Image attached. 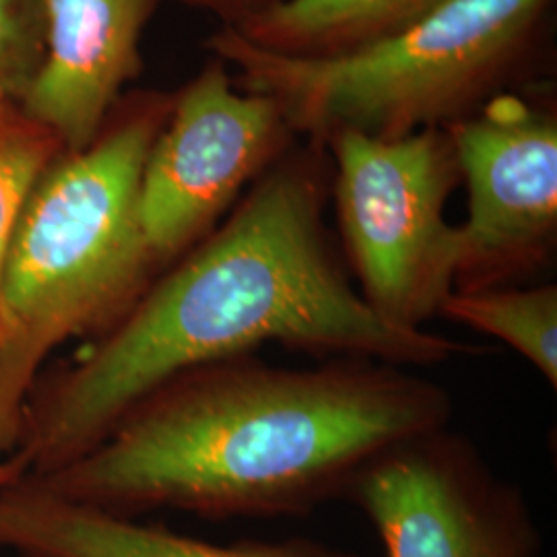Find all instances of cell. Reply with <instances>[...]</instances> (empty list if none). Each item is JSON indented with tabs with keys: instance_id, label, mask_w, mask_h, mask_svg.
<instances>
[{
	"instance_id": "6da1fadb",
	"label": "cell",
	"mask_w": 557,
	"mask_h": 557,
	"mask_svg": "<svg viewBox=\"0 0 557 557\" xmlns=\"http://www.w3.org/2000/svg\"><path fill=\"white\" fill-rule=\"evenodd\" d=\"M324 202L317 163L281 158L269 168L232 215L161 271L85 356L32 393L13 453L25 478L89 450L163 382L252 356L264 343L405 368L485 349L376 317L331 244Z\"/></svg>"
},
{
	"instance_id": "7a4b0ae2",
	"label": "cell",
	"mask_w": 557,
	"mask_h": 557,
	"mask_svg": "<svg viewBox=\"0 0 557 557\" xmlns=\"http://www.w3.org/2000/svg\"><path fill=\"white\" fill-rule=\"evenodd\" d=\"M453 413L450 393L405 366L283 368L252 354L163 382L89 450L27 479L120 517H308L347 498L391 448L450 425Z\"/></svg>"
},
{
	"instance_id": "3957f363",
	"label": "cell",
	"mask_w": 557,
	"mask_h": 557,
	"mask_svg": "<svg viewBox=\"0 0 557 557\" xmlns=\"http://www.w3.org/2000/svg\"><path fill=\"white\" fill-rule=\"evenodd\" d=\"M163 126L140 112L41 176L0 271V458L15 453L44 361L108 331L160 275L143 238L140 176Z\"/></svg>"
},
{
	"instance_id": "277c9868",
	"label": "cell",
	"mask_w": 557,
	"mask_h": 557,
	"mask_svg": "<svg viewBox=\"0 0 557 557\" xmlns=\"http://www.w3.org/2000/svg\"><path fill=\"white\" fill-rule=\"evenodd\" d=\"M554 0H453L391 38L326 59L262 50L221 25L209 40L238 85L277 103L292 133L398 139L473 114L498 96Z\"/></svg>"
},
{
	"instance_id": "5b68a950",
	"label": "cell",
	"mask_w": 557,
	"mask_h": 557,
	"mask_svg": "<svg viewBox=\"0 0 557 557\" xmlns=\"http://www.w3.org/2000/svg\"><path fill=\"white\" fill-rule=\"evenodd\" d=\"M333 197L359 296L393 326L425 331L455 292L457 225L446 202L458 168L444 128L398 139L341 131Z\"/></svg>"
},
{
	"instance_id": "8992f818",
	"label": "cell",
	"mask_w": 557,
	"mask_h": 557,
	"mask_svg": "<svg viewBox=\"0 0 557 557\" xmlns=\"http://www.w3.org/2000/svg\"><path fill=\"white\" fill-rule=\"evenodd\" d=\"M289 135L277 103L242 89L220 59L182 91L140 176V232L160 273L283 158Z\"/></svg>"
},
{
	"instance_id": "52a82bcc",
	"label": "cell",
	"mask_w": 557,
	"mask_h": 557,
	"mask_svg": "<svg viewBox=\"0 0 557 557\" xmlns=\"http://www.w3.org/2000/svg\"><path fill=\"white\" fill-rule=\"evenodd\" d=\"M444 133L469 197L455 292L527 285L556 250V119L498 94Z\"/></svg>"
},
{
	"instance_id": "ba28073f",
	"label": "cell",
	"mask_w": 557,
	"mask_h": 557,
	"mask_svg": "<svg viewBox=\"0 0 557 557\" xmlns=\"http://www.w3.org/2000/svg\"><path fill=\"white\" fill-rule=\"evenodd\" d=\"M347 498L384 557H539L541 533L517 483L450 425L376 458Z\"/></svg>"
},
{
	"instance_id": "9c48e42d",
	"label": "cell",
	"mask_w": 557,
	"mask_h": 557,
	"mask_svg": "<svg viewBox=\"0 0 557 557\" xmlns=\"http://www.w3.org/2000/svg\"><path fill=\"white\" fill-rule=\"evenodd\" d=\"M158 0H40L41 52L21 100L27 120L66 153L87 149L137 75Z\"/></svg>"
},
{
	"instance_id": "30bf717a",
	"label": "cell",
	"mask_w": 557,
	"mask_h": 557,
	"mask_svg": "<svg viewBox=\"0 0 557 557\" xmlns=\"http://www.w3.org/2000/svg\"><path fill=\"white\" fill-rule=\"evenodd\" d=\"M0 549L15 557H358L314 539L211 543L60 498L27 478L0 487Z\"/></svg>"
},
{
	"instance_id": "8fae6325",
	"label": "cell",
	"mask_w": 557,
	"mask_h": 557,
	"mask_svg": "<svg viewBox=\"0 0 557 557\" xmlns=\"http://www.w3.org/2000/svg\"><path fill=\"white\" fill-rule=\"evenodd\" d=\"M453 0H285L232 27L262 50L299 59L338 57L391 38Z\"/></svg>"
},
{
	"instance_id": "7c38bea8",
	"label": "cell",
	"mask_w": 557,
	"mask_h": 557,
	"mask_svg": "<svg viewBox=\"0 0 557 557\" xmlns=\"http://www.w3.org/2000/svg\"><path fill=\"white\" fill-rule=\"evenodd\" d=\"M440 317L492 335L512 347L539 374L557 386V287L504 285L453 292Z\"/></svg>"
},
{
	"instance_id": "4fadbf2b",
	"label": "cell",
	"mask_w": 557,
	"mask_h": 557,
	"mask_svg": "<svg viewBox=\"0 0 557 557\" xmlns=\"http://www.w3.org/2000/svg\"><path fill=\"white\" fill-rule=\"evenodd\" d=\"M60 147L29 120L0 116V271L21 213Z\"/></svg>"
},
{
	"instance_id": "5bb4252c",
	"label": "cell",
	"mask_w": 557,
	"mask_h": 557,
	"mask_svg": "<svg viewBox=\"0 0 557 557\" xmlns=\"http://www.w3.org/2000/svg\"><path fill=\"white\" fill-rule=\"evenodd\" d=\"M40 52V2L0 0V96H23Z\"/></svg>"
},
{
	"instance_id": "9a60e30c",
	"label": "cell",
	"mask_w": 557,
	"mask_h": 557,
	"mask_svg": "<svg viewBox=\"0 0 557 557\" xmlns=\"http://www.w3.org/2000/svg\"><path fill=\"white\" fill-rule=\"evenodd\" d=\"M182 2L218 15L225 27H238L242 23L275 9L285 0H182Z\"/></svg>"
},
{
	"instance_id": "2e32d148",
	"label": "cell",
	"mask_w": 557,
	"mask_h": 557,
	"mask_svg": "<svg viewBox=\"0 0 557 557\" xmlns=\"http://www.w3.org/2000/svg\"><path fill=\"white\" fill-rule=\"evenodd\" d=\"M25 475L27 473H25V467L20 457L9 455V457L0 458V487H7Z\"/></svg>"
},
{
	"instance_id": "e0dca14e",
	"label": "cell",
	"mask_w": 557,
	"mask_h": 557,
	"mask_svg": "<svg viewBox=\"0 0 557 557\" xmlns=\"http://www.w3.org/2000/svg\"><path fill=\"white\" fill-rule=\"evenodd\" d=\"M2 338H4V324H2V317H0V345H2Z\"/></svg>"
}]
</instances>
